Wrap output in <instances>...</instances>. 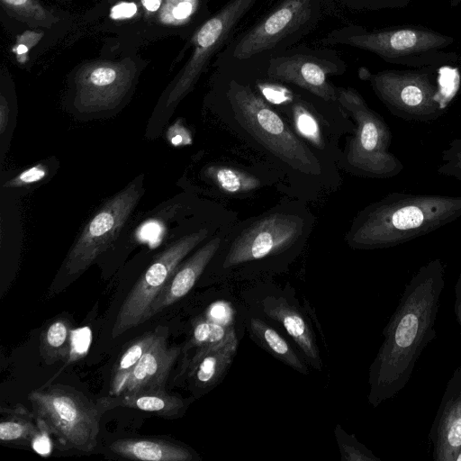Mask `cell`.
<instances>
[{"mask_svg": "<svg viewBox=\"0 0 461 461\" xmlns=\"http://www.w3.org/2000/svg\"><path fill=\"white\" fill-rule=\"evenodd\" d=\"M212 107L224 128L266 158L287 196L312 202L341 185L339 168L323 161L249 82L217 72Z\"/></svg>", "mask_w": 461, "mask_h": 461, "instance_id": "cell-1", "label": "cell"}, {"mask_svg": "<svg viewBox=\"0 0 461 461\" xmlns=\"http://www.w3.org/2000/svg\"><path fill=\"white\" fill-rule=\"evenodd\" d=\"M444 285L445 267L439 258L421 266L406 285L369 367L367 399L374 408L405 387L422 351L435 339Z\"/></svg>", "mask_w": 461, "mask_h": 461, "instance_id": "cell-2", "label": "cell"}, {"mask_svg": "<svg viewBox=\"0 0 461 461\" xmlns=\"http://www.w3.org/2000/svg\"><path fill=\"white\" fill-rule=\"evenodd\" d=\"M314 225L307 202L287 196L258 215L232 223L210 264L223 276L285 266L303 251Z\"/></svg>", "mask_w": 461, "mask_h": 461, "instance_id": "cell-3", "label": "cell"}, {"mask_svg": "<svg viewBox=\"0 0 461 461\" xmlns=\"http://www.w3.org/2000/svg\"><path fill=\"white\" fill-rule=\"evenodd\" d=\"M461 217V195L393 192L360 210L345 235L353 249L395 247Z\"/></svg>", "mask_w": 461, "mask_h": 461, "instance_id": "cell-4", "label": "cell"}, {"mask_svg": "<svg viewBox=\"0 0 461 461\" xmlns=\"http://www.w3.org/2000/svg\"><path fill=\"white\" fill-rule=\"evenodd\" d=\"M323 0H282L215 57L218 73L241 80L264 76L270 59L297 45L318 24Z\"/></svg>", "mask_w": 461, "mask_h": 461, "instance_id": "cell-5", "label": "cell"}, {"mask_svg": "<svg viewBox=\"0 0 461 461\" xmlns=\"http://www.w3.org/2000/svg\"><path fill=\"white\" fill-rule=\"evenodd\" d=\"M248 82L323 161L339 168L340 140L355 128L339 104L327 102L294 86L264 77Z\"/></svg>", "mask_w": 461, "mask_h": 461, "instance_id": "cell-6", "label": "cell"}, {"mask_svg": "<svg viewBox=\"0 0 461 461\" xmlns=\"http://www.w3.org/2000/svg\"><path fill=\"white\" fill-rule=\"evenodd\" d=\"M454 38L420 26H397L367 31L358 25L334 29L322 45H347L377 55L384 61L413 68H438L457 60L447 51Z\"/></svg>", "mask_w": 461, "mask_h": 461, "instance_id": "cell-7", "label": "cell"}, {"mask_svg": "<svg viewBox=\"0 0 461 461\" xmlns=\"http://www.w3.org/2000/svg\"><path fill=\"white\" fill-rule=\"evenodd\" d=\"M338 102L355 128L346 137L339 167L354 176L387 179L403 170L402 161L390 151L393 133L384 119L373 110L354 87L338 86Z\"/></svg>", "mask_w": 461, "mask_h": 461, "instance_id": "cell-8", "label": "cell"}, {"mask_svg": "<svg viewBox=\"0 0 461 461\" xmlns=\"http://www.w3.org/2000/svg\"><path fill=\"white\" fill-rule=\"evenodd\" d=\"M236 221L237 213L213 224L203 225L182 236L160 252L122 303L112 329V337L115 339L148 321L153 303L184 258L221 229Z\"/></svg>", "mask_w": 461, "mask_h": 461, "instance_id": "cell-9", "label": "cell"}, {"mask_svg": "<svg viewBox=\"0 0 461 461\" xmlns=\"http://www.w3.org/2000/svg\"><path fill=\"white\" fill-rule=\"evenodd\" d=\"M437 68L385 69L376 73L364 69L360 77L369 82L377 98L393 115L405 121L427 122L442 116L448 105V98L435 73Z\"/></svg>", "mask_w": 461, "mask_h": 461, "instance_id": "cell-10", "label": "cell"}, {"mask_svg": "<svg viewBox=\"0 0 461 461\" xmlns=\"http://www.w3.org/2000/svg\"><path fill=\"white\" fill-rule=\"evenodd\" d=\"M28 399L34 417L44 422L63 449L90 452L96 447L103 414L96 404L59 384L33 391Z\"/></svg>", "mask_w": 461, "mask_h": 461, "instance_id": "cell-11", "label": "cell"}, {"mask_svg": "<svg viewBox=\"0 0 461 461\" xmlns=\"http://www.w3.org/2000/svg\"><path fill=\"white\" fill-rule=\"evenodd\" d=\"M346 70V62L335 50L297 44L273 57L263 77L339 104L338 86L330 79V77L343 75Z\"/></svg>", "mask_w": 461, "mask_h": 461, "instance_id": "cell-12", "label": "cell"}, {"mask_svg": "<svg viewBox=\"0 0 461 461\" xmlns=\"http://www.w3.org/2000/svg\"><path fill=\"white\" fill-rule=\"evenodd\" d=\"M258 1L229 0L197 28L191 39V56L167 95V107L176 105L190 92L211 59L234 38L237 26Z\"/></svg>", "mask_w": 461, "mask_h": 461, "instance_id": "cell-13", "label": "cell"}, {"mask_svg": "<svg viewBox=\"0 0 461 461\" xmlns=\"http://www.w3.org/2000/svg\"><path fill=\"white\" fill-rule=\"evenodd\" d=\"M142 193L141 181L136 178L109 199L90 219L64 261L62 270L66 276L81 275L111 246Z\"/></svg>", "mask_w": 461, "mask_h": 461, "instance_id": "cell-14", "label": "cell"}, {"mask_svg": "<svg viewBox=\"0 0 461 461\" xmlns=\"http://www.w3.org/2000/svg\"><path fill=\"white\" fill-rule=\"evenodd\" d=\"M136 64L98 60L82 66L75 77V105L81 112H99L117 106L131 86Z\"/></svg>", "mask_w": 461, "mask_h": 461, "instance_id": "cell-15", "label": "cell"}, {"mask_svg": "<svg viewBox=\"0 0 461 461\" xmlns=\"http://www.w3.org/2000/svg\"><path fill=\"white\" fill-rule=\"evenodd\" d=\"M429 436L434 461H455L461 447V366L447 383Z\"/></svg>", "mask_w": 461, "mask_h": 461, "instance_id": "cell-16", "label": "cell"}, {"mask_svg": "<svg viewBox=\"0 0 461 461\" xmlns=\"http://www.w3.org/2000/svg\"><path fill=\"white\" fill-rule=\"evenodd\" d=\"M267 167L252 168L233 162H218L208 165L203 174L207 183L225 198H249L272 185L285 193L280 176Z\"/></svg>", "mask_w": 461, "mask_h": 461, "instance_id": "cell-17", "label": "cell"}, {"mask_svg": "<svg viewBox=\"0 0 461 461\" xmlns=\"http://www.w3.org/2000/svg\"><path fill=\"white\" fill-rule=\"evenodd\" d=\"M231 224L221 229L177 267L163 291L153 303L149 312V319L182 299L191 291L216 255L224 234Z\"/></svg>", "mask_w": 461, "mask_h": 461, "instance_id": "cell-18", "label": "cell"}, {"mask_svg": "<svg viewBox=\"0 0 461 461\" xmlns=\"http://www.w3.org/2000/svg\"><path fill=\"white\" fill-rule=\"evenodd\" d=\"M181 348L167 345V332L156 339L132 370L120 394L165 390L166 383Z\"/></svg>", "mask_w": 461, "mask_h": 461, "instance_id": "cell-19", "label": "cell"}, {"mask_svg": "<svg viewBox=\"0 0 461 461\" xmlns=\"http://www.w3.org/2000/svg\"><path fill=\"white\" fill-rule=\"evenodd\" d=\"M237 335L226 341L195 349L188 364V378L197 393L214 388L225 376L236 356Z\"/></svg>", "mask_w": 461, "mask_h": 461, "instance_id": "cell-20", "label": "cell"}, {"mask_svg": "<svg viewBox=\"0 0 461 461\" xmlns=\"http://www.w3.org/2000/svg\"><path fill=\"white\" fill-rule=\"evenodd\" d=\"M262 311L269 319L278 322L294 340L315 369L321 371L322 361L314 333L305 316L285 298L267 296L262 301Z\"/></svg>", "mask_w": 461, "mask_h": 461, "instance_id": "cell-21", "label": "cell"}, {"mask_svg": "<svg viewBox=\"0 0 461 461\" xmlns=\"http://www.w3.org/2000/svg\"><path fill=\"white\" fill-rule=\"evenodd\" d=\"M95 404L102 413L114 408L127 407L165 418H176L182 415L189 403L180 397L167 393L166 390H161L109 394L99 398Z\"/></svg>", "mask_w": 461, "mask_h": 461, "instance_id": "cell-22", "label": "cell"}, {"mask_svg": "<svg viewBox=\"0 0 461 461\" xmlns=\"http://www.w3.org/2000/svg\"><path fill=\"white\" fill-rule=\"evenodd\" d=\"M110 450L125 458L143 461H190V449L168 441L154 438H124L113 441Z\"/></svg>", "mask_w": 461, "mask_h": 461, "instance_id": "cell-23", "label": "cell"}, {"mask_svg": "<svg viewBox=\"0 0 461 461\" xmlns=\"http://www.w3.org/2000/svg\"><path fill=\"white\" fill-rule=\"evenodd\" d=\"M249 326L252 339L263 349L292 369L309 374L305 362L273 327L258 318H251Z\"/></svg>", "mask_w": 461, "mask_h": 461, "instance_id": "cell-24", "label": "cell"}, {"mask_svg": "<svg viewBox=\"0 0 461 461\" xmlns=\"http://www.w3.org/2000/svg\"><path fill=\"white\" fill-rule=\"evenodd\" d=\"M159 331L149 332L133 340L122 353L112 374L110 395H118L126 384L132 370L158 337Z\"/></svg>", "mask_w": 461, "mask_h": 461, "instance_id": "cell-25", "label": "cell"}, {"mask_svg": "<svg viewBox=\"0 0 461 461\" xmlns=\"http://www.w3.org/2000/svg\"><path fill=\"white\" fill-rule=\"evenodd\" d=\"M70 322L66 318L50 321L41 333L40 351L44 361L50 365L67 360L69 352Z\"/></svg>", "mask_w": 461, "mask_h": 461, "instance_id": "cell-26", "label": "cell"}, {"mask_svg": "<svg viewBox=\"0 0 461 461\" xmlns=\"http://www.w3.org/2000/svg\"><path fill=\"white\" fill-rule=\"evenodd\" d=\"M6 413L0 422V440L5 443H30L37 429V421L34 415H31L23 407L15 409H4Z\"/></svg>", "mask_w": 461, "mask_h": 461, "instance_id": "cell-27", "label": "cell"}, {"mask_svg": "<svg viewBox=\"0 0 461 461\" xmlns=\"http://www.w3.org/2000/svg\"><path fill=\"white\" fill-rule=\"evenodd\" d=\"M233 326H227L207 317L198 319L193 327L190 339L184 351L222 343L235 335Z\"/></svg>", "mask_w": 461, "mask_h": 461, "instance_id": "cell-28", "label": "cell"}, {"mask_svg": "<svg viewBox=\"0 0 461 461\" xmlns=\"http://www.w3.org/2000/svg\"><path fill=\"white\" fill-rule=\"evenodd\" d=\"M3 5L18 19L33 26L50 27L58 18L37 0H1Z\"/></svg>", "mask_w": 461, "mask_h": 461, "instance_id": "cell-29", "label": "cell"}, {"mask_svg": "<svg viewBox=\"0 0 461 461\" xmlns=\"http://www.w3.org/2000/svg\"><path fill=\"white\" fill-rule=\"evenodd\" d=\"M203 0H164L159 22L167 25H183L191 21L201 7Z\"/></svg>", "mask_w": 461, "mask_h": 461, "instance_id": "cell-30", "label": "cell"}, {"mask_svg": "<svg viewBox=\"0 0 461 461\" xmlns=\"http://www.w3.org/2000/svg\"><path fill=\"white\" fill-rule=\"evenodd\" d=\"M335 436L342 460L380 461L369 449L358 442L354 435L347 434L339 425L336 426Z\"/></svg>", "mask_w": 461, "mask_h": 461, "instance_id": "cell-31", "label": "cell"}, {"mask_svg": "<svg viewBox=\"0 0 461 461\" xmlns=\"http://www.w3.org/2000/svg\"><path fill=\"white\" fill-rule=\"evenodd\" d=\"M438 173L461 182V138L450 140L441 151V165Z\"/></svg>", "mask_w": 461, "mask_h": 461, "instance_id": "cell-32", "label": "cell"}, {"mask_svg": "<svg viewBox=\"0 0 461 461\" xmlns=\"http://www.w3.org/2000/svg\"><path fill=\"white\" fill-rule=\"evenodd\" d=\"M92 333L88 327L71 330L68 362L75 361L85 356L91 343Z\"/></svg>", "mask_w": 461, "mask_h": 461, "instance_id": "cell-33", "label": "cell"}, {"mask_svg": "<svg viewBox=\"0 0 461 461\" xmlns=\"http://www.w3.org/2000/svg\"><path fill=\"white\" fill-rule=\"evenodd\" d=\"M48 173V168L43 164H37L26 170L21 172L15 177L7 181L4 187H20L33 183H37L43 179Z\"/></svg>", "mask_w": 461, "mask_h": 461, "instance_id": "cell-34", "label": "cell"}, {"mask_svg": "<svg viewBox=\"0 0 461 461\" xmlns=\"http://www.w3.org/2000/svg\"><path fill=\"white\" fill-rule=\"evenodd\" d=\"M37 421V429L34 432L30 445L32 448L40 456H48L52 451V441L50 432L42 420L35 418Z\"/></svg>", "mask_w": 461, "mask_h": 461, "instance_id": "cell-35", "label": "cell"}, {"mask_svg": "<svg viewBox=\"0 0 461 461\" xmlns=\"http://www.w3.org/2000/svg\"><path fill=\"white\" fill-rule=\"evenodd\" d=\"M42 36V32L26 31L17 37L12 50L15 53L19 63L23 64L26 62L28 51L39 42Z\"/></svg>", "mask_w": 461, "mask_h": 461, "instance_id": "cell-36", "label": "cell"}, {"mask_svg": "<svg viewBox=\"0 0 461 461\" xmlns=\"http://www.w3.org/2000/svg\"><path fill=\"white\" fill-rule=\"evenodd\" d=\"M206 317L219 323L233 326V310L227 303L212 304Z\"/></svg>", "mask_w": 461, "mask_h": 461, "instance_id": "cell-37", "label": "cell"}, {"mask_svg": "<svg viewBox=\"0 0 461 461\" xmlns=\"http://www.w3.org/2000/svg\"><path fill=\"white\" fill-rule=\"evenodd\" d=\"M138 11L133 2H120L110 10V18L113 20H125L133 17Z\"/></svg>", "mask_w": 461, "mask_h": 461, "instance_id": "cell-38", "label": "cell"}, {"mask_svg": "<svg viewBox=\"0 0 461 461\" xmlns=\"http://www.w3.org/2000/svg\"><path fill=\"white\" fill-rule=\"evenodd\" d=\"M10 108L5 97L1 95L0 96V134L3 136L9 124Z\"/></svg>", "mask_w": 461, "mask_h": 461, "instance_id": "cell-39", "label": "cell"}, {"mask_svg": "<svg viewBox=\"0 0 461 461\" xmlns=\"http://www.w3.org/2000/svg\"><path fill=\"white\" fill-rule=\"evenodd\" d=\"M454 292L456 296L454 303V313L456 315V319L459 326V333L461 335V272L454 286Z\"/></svg>", "mask_w": 461, "mask_h": 461, "instance_id": "cell-40", "label": "cell"}, {"mask_svg": "<svg viewBox=\"0 0 461 461\" xmlns=\"http://www.w3.org/2000/svg\"><path fill=\"white\" fill-rule=\"evenodd\" d=\"M140 1H141V4L146 11H148L149 13H153V12L158 11L161 7L164 0H140Z\"/></svg>", "mask_w": 461, "mask_h": 461, "instance_id": "cell-41", "label": "cell"}, {"mask_svg": "<svg viewBox=\"0 0 461 461\" xmlns=\"http://www.w3.org/2000/svg\"><path fill=\"white\" fill-rule=\"evenodd\" d=\"M460 2L461 0H450V5L451 7H456Z\"/></svg>", "mask_w": 461, "mask_h": 461, "instance_id": "cell-42", "label": "cell"}, {"mask_svg": "<svg viewBox=\"0 0 461 461\" xmlns=\"http://www.w3.org/2000/svg\"><path fill=\"white\" fill-rule=\"evenodd\" d=\"M455 461H461V447H460V449H459V451H458V453H457V455H456V456L455 458Z\"/></svg>", "mask_w": 461, "mask_h": 461, "instance_id": "cell-43", "label": "cell"}, {"mask_svg": "<svg viewBox=\"0 0 461 461\" xmlns=\"http://www.w3.org/2000/svg\"><path fill=\"white\" fill-rule=\"evenodd\" d=\"M460 82H461V65H460Z\"/></svg>", "mask_w": 461, "mask_h": 461, "instance_id": "cell-44", "label": "cell"}]
</instances>
